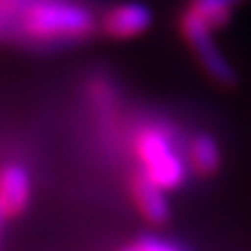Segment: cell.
I'll return each instance as SVG.
<instances>
[{"label": "cell", "mask_w": 251, "mask_h": 251, "mask_svg": "<svg viewBox=\"0 0 251 251\" xmlns=\"http://www.w3.org/2000/svg\"><path fill=\"white\" fill-rule=\"evenodd\" d=\"M122 251H176V249H172L165 243H159V240L143 238V240H137V243L128 245V247L122 249Z\"/></svg>", "instance_id": "9"}, {"label": "cell", "mask_w": 251, "mask_h": 251, "mask_svg": "<svg viewBox=\"0 0 251 251\" xmlns=\"http://www.w3.org/2000/svg\"><path fill=\"white\" fill-rule=\"evenodd\" d=\"M132 194L137 201L139 209L150 223H165L170 218V203L165 199V192L156 183H152L143 172H139L132 178Z\"/></svg>", "instance_id": "6"}, {"label": "cell", "mask_w": 251, "mask_h": 251, "mask_svg": "<svg viewBox=\"0 0 251 251\" xmlns=\"http://www.w3.org/2000/svg\"><path fill=\"white\" fill-rule=\"evenodd\" d=\"M137 154L143 163V174L163 192L178 187L185 178V163L163 130L143 128L137 134Z\"/></svg>", "instance_id": "2"}, {"label": "cell", "mask_w": 251, "mask_h": 251, "mask_svg": "<svg viewBox=\"0 0 251 251\" xmlns=\"http://www.w3.org/2000/svg\"><path fill=\"white\" fill-rule=\"evenodd\" d=\"M31 199V176L22 165H7L0 172V212L4 218L20 216Z\"/></svg>", "instance_id": "5"}, {"label": "cell", "mask_w": 251, "mask_h": 251, "mask_svg": "<svg viewBox=\"0 0 251 251\" xmlns=\"http://www.w3.org/2000/svg\"><path fill=\"white\" fill-rule=\"evenodd\" d=\"M190 156L194 163L196 172L201 174H214L221 168V148H218L216 139L212 134H196L190 143Z\"/></svg>", "instance_id": "8"}, {"label": "cell", "mask_w": 251, "mask_h": 251, "mask_svg": "<svg viewBox=\"0 0 251 251\" xmlns=\"http://www.w3.org/2000/svg\"><path fill=\"white\" fill-rule=\"evenodd\" d=\"M178 33L185 40V44L192 49L203 71L221 86H234L238 82L234 66L225 57V53L218 49L214 40V31L205 25L201 18H196L190 9H183L178 16Z\"/></svg>", "instance_id": "3"}, {"label": "cell", "mask_w": 251, "mask_h": 251, "mask_svg": "<svg viewBox=\"0 0 251 251\" xmlns=\"http://www.w3.org/2000/svg\"><path fill=\"white\" fill-rule=\"evenodd\" d=\"M20 31L33 42H79L100 26L95 13L77 0H18Z\"/></svg>", "instance_id": "1"}, {"label": "cell", "mask_w": 251, "mask_h": 251, "mask_svg": "<svg viewBox=\"0 0 251 251\" xmlns=\"http://www.w3.org/2000/svg\"><path fill=\"white\" fill-rule=\"evenodd\" d=\"M154 22V13H152L150 4L141 2V0H124L117 2L101 16L100 29L106 38L110 40H134L143 35Z\"/></svg>", "instance_id": "4"}, {"label": "cell", "mask_w": 251, "mask_h": 251, "mask_svg": "<svg viewBox=\"0 0 251 251\" xmlns=\"http://www.w3.org/2000/svg\"><path fill=\"white\" fill-rule=\"evenodd\" d=\"M245 2L247 0H190L185 9H190L196 18H201L216 33V31L225 29L229 25L236 9Z\"/></svg>", "instance_id": "7"}, {"label": "cell", "mask_w": 251, "mask_h": 251, "mask_svg": "<svg viewBox=\"0 0 251 251\" xmlns=\"http://www.w3.org/2000/svg\"><path fill=\"white\" fill-rule=\"evenodd\" d=\"M2 223H4V214L0 212V229H2Z\"/></svg>", "instance_id": "10"}]
</instances>
